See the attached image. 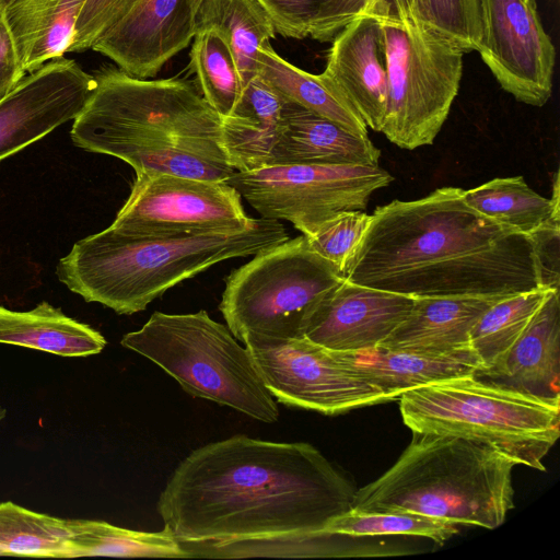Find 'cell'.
Masks as SVG:
<instances>
[{"label":"cell","mask_w":560,"mask_h":560,"mask_svg":"<svg viewBox=\"0 0 560 560\" xmlns=\"http://www.w3.org/2000/svg\"><path fill=\"white\" fill-rule=\"evenodd\" d=\"M93 85V75L65 57L24 75L0 100V162L74 119Z\"/></svg>","instance_id":"14"},{"label":"cell","mask_w":560,"mask_h":560,"mask_svg":"<svg viewBox=\"0 0 560 560\" xmlns=\"http://www.w3.org/2000/svg\"><path fill=\"white\" fill-rule=\"evenodd\" d=\"M22 62L12 33L0 10V100L24 77Z\"/></svg>","instance_id":"37"},{"label":"cell","mask_w":560,"mask_h":560,"mask_svg":"<svg viewBox=\"0 0 560 560\" xmlns=\"http://www.w3.org/2000/svg\"><path fill=\"white\" fill-rule=\"evenodd\" d=\"M120 345L159 365L190 396L261 422L279 419L278 402L248 350L205 310L190 314L154 312L140 329L124 335Z\"/></svg>","instance_id":"8"},{"label":"cell","mask_w":560,"mask_h":560,"mask_svg":"<svg viewBox=\"0 0 560 560\" xmlns=\"http://www.w3.org/2000/svg\"><path fill=\"white\" fill-rule=\"evenodd\" d=\"M86 0H12L3 14L25 72L63 57Z\"/></svg>","instance_id":"23"},{"label":"cell","mask_w":560,"mask_h":560,"mask_svg":"<svg viewBox=\"0 0 560 560\" xmlns=\"http://www.w3.org/2000/svg\"><path fill=\"white\" fill-rule=\"evenodd\" d=\"M474 375L527 395L560 400L559 290L549 291L511 348L491 365L479 368Z\"/></svg>","instance_id":"18"},{"label":"cell","mask_w":560,"mask_h":560,"mask_svg":"<svg viewBox=\"0 0 560 560\" xmlns=\"http://www.w3.org/2000/svg\"><path fill=\"white\" fill-rule=\"evenodd\" d=\"M288 238L282 223L264 218L232 232L127 234L109 226L78 241L56 273L86 302L131 315L220 261L255 255Z\"/></svg>","instance_id":"4"},{"label":"cell","mask_w":560,"mask_h":560,"mask_svg":"<svg viewBox=\"0 0 560 560\" xmlns=\"http://www.w3.org/2000/svg\"><path fill=\"white\" fill-rule=\"evenodd\" d=\"M355 491L310 443L237 434L187 455L156 509L183 542L322 533L352 509Z\"/></svg>","instance_id":"1"},{"label":"cell","mask_w":560,"mask_h":560,"mask_svg":"<svg viewBox=\"0 0 560 560\" xmlns=\"http://www.w3.org/2000/svg\"><path fill=\"white\" fill-rule=\"evenodd\" d=\"M256 73L284 100L299 104L361 137H368L362 118L320 74L308 73L279 56L270 43L257 57Z\"/></svg>","instance_id":"25"},{"label":"cell","mask_w":560,"mask_h":560,"mask_svg":"<svg viewBox=\"0 0 560 560\" xmlns=\"http://www.w3.org/2000/svg\"><path fill=\"white\" fill-rule=\"evenodd\" d=\"M322 75L366 127L382 132L388 103L387 60L382 27L368 9L334 37Z\"/></svg>","instance_id":"17"},{"label":"cell","mask_w":560,"mask_h":560,"mask_svg":"<svg viewBox=\"0 0 560 560\" xmlns=\"http://www.w3.org/2000/svg\"><path fill=\"white\" fill-rule=\"evenodd\" d=\"M343 278L412 298L545 288L533 237L474 210L458 187L376 208Z\"/></svg>","instance_id":"2"},{"label":"cell","mask_w":560,"mask_h":560,"mask_svg":"<svg viewBox=\"0 0 560 560\" xmlns=\"http://www.w3.org/2000/svg\"><path fill=\"white\" fill-rule=\"evenodd\" d=\"M370 0H331L328 4L320 43L331 42L334 37L351 21Z\"/></svg>","instance_id":"38"},{"label":"cell","mask_w":560,"mask_h":560,"mask_svg":"<svg viewBox=\"0 0 560 560\" xmlns=\"http://www.w3.org/2000/svg\"><path fill=\"white\" fill-rule=\"evenodd\" d=\"M424 20L464 54L478 49V0H417Z\"/></svg>","instance_id":"33"},{"label":"cell","mask_w":560,"mask_h":560,"mask_svg":"<svg viewBox=\"0 0 560 560\" xmlns=\"http://www.w3.org/2000/svg\"><path fill=\"white\" fill-rule=\"evenodd\" d=\"M75 521L0 502V556L71 558Z\"/></svg>","instance_id":"28"},{"label":"cell","mask_w":560,"mask_h":560,"mask_svg":"<svg viewBox=\"0 0 560 560\" xmlns=\"http://www.w3.org/2000/svg\"><path fill=\"white\" fill-rule=\"evenodd\" d=\"M208 28L228 42L244 85L256 74L260 47L277 34L257 0H203L196 16V33Z\"/></svg>","instance_id":"27"},{"label":"cell","mask_w":560,"mask_h":560,"mask_svg":"<svg viewBox=\"0 0 560 560\" xmlns=\"http://www.w3.org/2000/svg\"><path fill=\"white\" fill-rule=\"evenodd\" d=\"M464 199L477 212L528 235L560 222L558 172L551 199L537 194L522 176L493 178L464 190Z\"/></svg>","instance_id":"26"},{"label":"cell","mask_w":560,"mask_h":560,"mask_svg":"<svg viewBox=\"0 0 560 560\" xmlns=\"http://www.w3.org/2000/svg\"><path fill=\"white\" fill-rule=\"evenodd\" d=\"M190 69L206 102L221 119L230 115L244 84L232 49L219 32L208 28L195 34Z\"/></svg>","instance_id":"31"},{"label":"cell","mask_w":560,"mask_h":560,"mask_svg":"<svg viewBox=\"0 0 560 560\" xmlns=\"http://www.w3.org/2000/svg\"><path fill=\"white\" fill-rule=\"evenodd\" d=\"M336 355L381 388L393 400L407 390L433 382L472 374L481 362L472 349L445 354L420 353L377 346L360 351H337Z\"/></svg>","instance_id":"21"},{"label":"cell","mask_w":560,"mask_h":560,"mask_svg":"<svg viewBox=\"0 0 560 560\" xmlns=\"http://www.w3.org/2000/svg\"><path fill=\"white\" fill-rule=\"evenodd\" d=\"M136 0H86L78 18L68 52L83 51L132 5Z\"/></svg>","instance_id":"36"},{"label":"cell","mask_w":560,"mask_h":560,"mask_svg":"<svg viewBox=\"0 0 560 560\" xmlns=\"http://www.w3.org/2000/svg\"><path fill=\"white\" fill-rule=\"evenodd\" d=\"M515 462L478 441L412 432L397 462L357 489L352 509L411 512L494 529L514 508Z\"/></svg>","instance_id":"5"},{"label":"cell","mask_w":560,"mask_h":560,"mask_svg":"<svg viewBox=\"0 0 560 560\" xmlns=\"http://www.w3.org/2000/svg\"><path fill=\"white\" fill-rule=\"evenodd\" d=\"M241 198L225 180L138 172L110 228L127 234L242 231L257 219L246 215Z\"/></svg>","instance_id":"12"},{"label":"cell","mask_w":560,"mask_h":560,"mask_svg":"<svg viewBox=\"0 0 560 560\" xmlns=\"http://www.w3.org/2000/svg\"><path fill=\"white\" fill-rule=\"evenodd\" d=\"M371 219L361 210L339 213L306 236L311 247L342 272L358 247Z\"/></svg>","instance_id":"34"},{"label":"cell","mask_w":560,"mask_h":560,"mask_svg":"<svg viewBox=\"0 0 560 560\" xmlns=\"http://www.w3.org/2000/svg\"><path fill=\"white\" fill-rule=\"evenodd\" d=\"M0 343L74 358L100 353L106 339L90 325L43 301L23 312L0 306Z\"/></svg>","instance_id":"24"},{"label":"cell","mask_w":560,"mask_h":560,"mask_svg":"<svg viewBox=\"0 0 560 560\" xmlns=\"http://www.w3.org/2000/svg\"><path fill=\"white\" fill-rule=\"evenodd\" d=\"M283 97L257 73L222 118V143L231 166L247 172L267 164L283 130Z\"/></svg>","instance_id":"22"},{"label":"cell","mask_w":560,"mask_h":560,"mask_svg":"<svg viewBox=\"0 0 560 560\" xmlns=\"http://www.w3.org/2000/svg\"><path fill=\"white\" fill-rule=\"evenodd\" d=\"M269 15L276 33L288 38L311 37L320 42L331 0H257Z\"/></svg>","instance_id":"35"},{"label":"cell","mask_w":560,"mask_h":560,"mask_svg":"<svg viewBox=\"0 0 560 560\" xmlns=\"http://www.w3.org/2000/svg\"><path fill=\"white\" fill-rule=\"evenodd\" d=\"M73 119L72 142L115 156L136 173L226 180L236 171L222 143V119L191 83L142 79L105 66Z\"/></svg>","instance_id":"3"},{"label":"cell","mask_w":560,"mask_h":560,"mask_svg":"<svg viewBox=\"0 0 560 560\" xmlns=\"http://www.w3.org/2000/svg\"><path fill=\"white\" fill-rule=\"evenodd\" d=\"M399 400L402 421L412 432L478 441L516 465L541 471L560 434V400L486 382L474 373L409 389Z\"/></svg>","instance_id":"6"},{"label":"cell","mask_w":560,"mask_h":560,"mask_svg":"<svg viewBox=\"0 0 560 560\" xmlns=\"http://www.w3.org/2000/svg\"><path fill=\"white\" fill-rule=\"evenodd\" d=\"M7 416V410L2 406H0V423L3 421V419Z\"/></svg>","instance_id":"39"},{"label":"cell","mask_w":560,"mask_h":560,"mask_svg":"<svg viewBox=\"0 0 560 560\" xmlns=\"http://www.w3.org/2000/svg\"><path fill=\"white\" fill-rule=\"evenodd\" d=\"M0 10H3V0H0Z\"/></svg>","instance_id":"41"},{"label":"cell","mask_w":560,"mask_h":560,"mask_svg":"<svg viewBox=\"0 0 560 560\" xmlns=\"http://www.w3.org/2000/svg\"><path fill=\"white\" fill-rule=\"evenodd\" d=\"M12 0H3V8Z\"/></svg>","instance_id":"40"},{"label":"cell","mask_w":560,"mask_h":560,"mask_svg":"<svg viewBox=\"0 0 560 560\" xmlns=\"http://www.w3.org/2000/svg\"><path fill=\"white\" fill-rule=\"evenodd\" d=\"M503 298H415L407 318L381 347L431 354L472 349L470 330L481 315Z\"/></svg>","instance_id":"20"},{"label":"cell","mask_w":560,"mask_h":560,"mask_svg":"<svg viewBox=\"0 0 560 560\" xmlns=\"http://www.w3.org/2000/svg\"><path fill=\"white\" fill-rule=\"evenodd\" d=\"M343 279L302 234L233 270L219 310L237 340L246 335L299 338L315 304Z\"/></svg>","instance_id":"9"},{"label":"cell","mask_w":560,"mask_h":560,"mask_svg":"<svg viewBox=\"0 0 560 560\" xmlns=\"http://www.w3.org/2000/svg\"><path fill=\"white\" fill-rule=\"evenodd\" d=\"M415 298L343 279L313 307L302 337L337 351L381 346L407 318Z\"/></svg>","instance_id":"16"},{"label":"cell","mask_w":560,"mask_h":560,"mask_svg":"<svg viewBox=\"0 0 560 560\" xmlns=\"http://www.w3.org/2000/svg\"><path fill=\"white\" fill-rule=\"evenodd\" d=\"M386 51L388 103L382 132L395 145L432 144L458 93L464 52L422 16L417 0H370Z\"/></svg>","instance_id":"7"},{"label":"cell","mask_w":560,"mask_h":560,"mask_svg":"<svg viewBox=\"0 0 560 560\" xmlns=\"http://www.w3.org/2000/svg\"><path fill=\"white\" fill-rule=\"evenodd\" d=\"M552 289L538 288L505 296L493 303L470 330V346L489 366L518 339ZM557 290V289H556Z\"/></svg>","instance_id":"30"},{"label":"cell","mask_w":560,"mask_h":560,"mask_svg":"<svg viewBox=\"0 0 560 560\" xmlns=\"http://www.w3.org/2000/svg\"><path fill=\"white\" fill-rule=\"evenodd\" d=\"M478 8L482 61L518 102L544 106L552 93L556 49L536 0H478Z\"/></svg>","instance_id":"13"},{"label":"cell","mask_w":560,"mask_h":560,"mask_svg":"<svg viewBox=\"0 0 560 560\" xmlns=\"http://www.w3.org/2000/svg\"><path fill=\"white\" fill-rule=\"evenodd\" d=\"M241 341L278 402L335 416L393 400L340 361L334 350L305 337L246 335Z\"/></svg>","instance_id":"11"},{"label":"cell","mask_w":560,"mask_h":560,"mask_svg":"<svg viewBox=\"0 0 560 560\" xmlns=\"http://www.w3.org/2000/svg\"><path fill=\"white\" fill-rule=\"evenodd\" d=\"M458 532L457 524L411 512H364L350 509L330 520L322 533L349 538L418 536L443 544Z\"/></svg>","instance_id":"32"},{"label":"cell","mask_w":560,"mask_h":560,"mask_svg":"<svg viewBox=\"0 0 560 560\" xmlns=\"http://www.w3.org/2000/svg\"><path fill=\"white\" fill-rule=\"evenodd\" d=\"M394 177L377 165H268L235 172L225 182L264 219L289 221L310 236L346 211H363Z\"/></svg>","instance_id":"10"},{"label":"cell","mask_w":560,"mask_h":560,"mask_svg":"<svg viewBox=\"0 0 560 560\" xmlns=\"http://www.w3.org/2000/svg\"><path fill=\"white\" fill-rule=\"evenodd\" d=\"M71 539V558L152 557L188 558L180 541L164 527L161 532H140L112 525L104 521L75 518Z\"/></svg>","instance_id":"29"},{"label":"cell","mask_w":560,"mask_h":560,"mask_svg":"<svg viewBox=\"0 0 560 560\" xmlns=\"http://www.w3.org/2000/svg\"><path fill=\"white\" fill-rule=\"evenodd\" d=\"M380 158V149L369 137L352 133L340 125L284 100L283 130L265 166L377 165Z\"/></svg>","instance_id":"19"},{"label":"cell","mask_w":560,"mask_h":560,"mask_svg":"<svg viewBox=\"0 0 560 560\" xmlns=\"http://www.w3.org/2000/svg\"><path fill=\"white\" fill-rule=\"evenodd\" d=\"M203 0H136L92 49L130 75L155 77L196 34Z\"/></svg>","instance_id":"15"}]
</instances>
